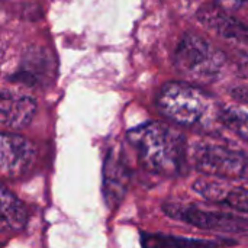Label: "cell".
Wrapping results in <instances>:
<instances>
[{"label":"cell","mask_w":248,"mask_h":248,"mask_svg":"<svg viewBox=\"0 0 248 248\" xmlns=\"http://www.w3.org/2000/svg\"><path fill=\"white\" fill-rule=\"evenodd\" d=\"M126 138L135 148L145 170L161 177H179L189 169L186 137L169 124L150 121L128 131Z\"/></svg>","instance_id":"cell-1"},{"label":"cell","mask_w":248,"mask_h":248,"mask_svg":"<svg viewBox=\"0 0 248 248\" xmlns=\"http://www.w3.org/2000/svg\"><path fill=\"white\" fill-rule=\"evenodd\" d=\"M157 108L166 119L186 128H203L215 118L219 121L221 110L209 93L187 81L166 83L157 94Z\"/></svg>","instance_id":"cell-2"},{"label":"cell","mask_w":248,"mask_h":248,"mask_svg":"<svg viewBox=\"0 0 248 248\" xmlns=\"http://www.w3.org/2000/svg\"><path fill=\"white\" fill-rule=\"evenodd\" d=\"M174 61L185 81L202 87L219 78L227 64V55L205 36L186 32L179 41Z\"/></svg>","instance_id":"cell-3"},{"label":"cell","mask_w":248,"mask_h":248,"mask_svg":"<svg viewBox=\"0 0 248 248\" xmlns=\"http://www.w3.org/2000/svg\"><path fill=\"white\" fill-rule=\"evenodd\" d=\"M189 161L203 176L248 182V151L215 141H201L189 148Z\"/></svg>","instance_id":"cell-4"},{"label":"cell","mask_w":248,"mask_h":248,"mask_svg":"<svg viewBox=\"0 0 248 248\" xmlns=\"http://www.w3.org/2000/svg\"><path fill=\"white\" fill-rule=\"evenodd\" d=\"M163 211L171 219L193 225L205 231L231 235L248 234L247 215L230 211H212L198 205H186L179 202H166L163 205Z\"/></svg>","instance_id":"cell-5"},{"label":"cell","mask_w":248,"mask_h":248,"mask_svg":"<svg viewBox=\"0 0 248 248\" xmlns=\"http://www.w3.org/2000/svg\"><path fill=\"white\" fill-rule=\"evenodd\" d=\"M199 22L221 36L235 51V65L241 76L248 78V25L234 17L224 7L211 3L198 10Z\"/></svg>","instance_id":"cell-6"},{"label":"cell","mask_w":248,"mask_h":248,"mask_svg":"<svg viewBox=\"0 0 248 248\" xmlns=\"http://www.w3.org/2000/svg\"><path fill=\"white\" fill-rule=\"evenodd\" d=\"M35 160L33 144L22 135L0 132V179L22 177Z\"/></svg>","instance_id":"cell-7"},{"label":"cell","mask_w":248,"mask_h":248,"mask_svg":"<svg viewBox=\"0 0 248 248\" xmlns=\"http://www.w3.org/2000/svg\"><path fill=\"white\" fill-rule=\"evenodd\" d=\"M131 182V170L119 150H110L103 163V198L110 209L124 201Z\"/></svg>","instance_id":"cell-8"},{"label":"cell","mask_w":248,"mask_h":248,"mask_svg":"<svg viewBox=\"0 0 248 248\" xmlns=\"http://www.w3.org/2000/svg\"><path fill=\"white\" fill-rule=\"evenodd\" d=\"M193 190L212 203L227 206L238 214H248V186L199 179L193 183Z\"/></svg>","instance_id":"cell-9"},{"label":"cell","mask_w":248,"mask_h":248,"mask_svg":"<svg viewBox=\"0 0 248 248\" xmlns=\"http://www.w3.org/2000/svg\"><path fill=\"white\" fill-rule=\"evenodd\" d=\"M55 76V62L46 49L33 46L29 48L23 58L19 70L15 73L13 80L28 84L31 87L35 86H46L54 80Z\"/></svg>","instance_id":"cell-10"},{"label":"cell","mask_w":248,"mask_h":248,"mask_svg":"<svg viewBox=\"0 0 248 248\" xmlns=\"http://www.w3.org/2000/svg\"><path fill=\"white\" fill-rule=\"evenodd\" d=\"M36 112V102L26 94L0 92V124L20 129L31 124Z\"/></svg>","instance_id":"cell-11"},{"label":"cell","mask_w":248,"mask_h":248,"mask_svg":"<svg viewBox=\"0 0 248 248\" xmlns=\"http://www.w3.org/2000/svg\"><path fill=\"white\" fill-rule=\"evenodd\" d=\"M230 238H187L161 232H141L142 248H225L235 246Z\"/></svg>","instance_id":"cell-12"},{"label":"cell","mask_w":248,"mask_h":248,"mask_svg":"<svg viewBox=\"0 0 248 248\" xmlns=\"http://www.w3.org/2000/svg\"><path fill=\"white\" fill-rule=\"evenodd\" d=\"M26 224L28 212L23 203L12 192L0 186V232H20Z\"/></svg>","instance_id":"cell-13"},{"label":"cell","mask_w":248,"mask_h":248,"mask_svg":"<svg viewBox=\"0 0 248 248\" xmlns=\"http://www.w3.org/2000/svg\"><path fill=\"white\" fill-rule=\"evenodd\" d=\"M219 122L248 142V106L241 103L222 106Z\"/></svg>","instance_id":"cell-14"},{"label":"cell","mask_w":248,"mask_h":248,"mask_svg":"<svg viewBox=\"0 0 248 248\" xmlns=\"http://www.w3.org/2000/svg\"><path fill=\"white\" fill-rule=\"evenodd\" d=\"M231 94L235 100H238L241 105L248 106V86H238L231 90Z\"/></svg>","instance_id":"cell-15"},{"label":"cell","mask_w":248,"mask_h":248,"mask_svg":"<svg viewBox=\"0 0 248 248\" xmlns=\"http://www.w3.org/2000/svg\"><path fill=\"white\" fill-rule=\"evenodd\" d=\"M215 4L224 7V9H235V7H241V6H246L248 4V0H212Z\"/></svg>","instance_id":"cell-16"},{"label":"cell","mask_w":248,"mask_h":248,"mask_svg":"<svg viewBox=\"0 0 248 248\" xmlns=\"http://www.w3.org/2000/svg\"><path fill=\"white\" fill-rule=\"evenodd\" d=\"M1 54H3V51H1V48H0V58H1Z\"/></svg>","instance_id":"cell-17"}]
</instances>
